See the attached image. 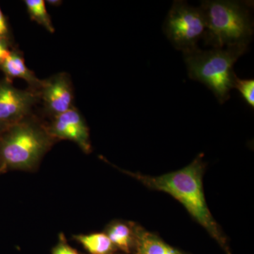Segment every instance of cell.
<instances>
[{"label": "cell", "mask_w": 254, "mask_h": 254, "mask_svg": "<svg viewBox=\"0 0 254 254\" xmlns=\"http://www.w3.org/2000/svg\"><path fill=\"white\" fill-rule=\"evenodd\" d=\"M253 1L205 0L200 8L205 20L203 39L212 48L247 45L254 35Z\"/></svg>", "instance_id": "2"}, {"label": "cell", "mask_w": 254, "mask_h": 254, "mask_svg": "<svg viewBox=\"0 0 254 254\" xmlns=\"http://www.w3.org/2000/svg\"><path fill=\"white\" fill-rule=\"evenodd\" d=\"M38 93L45 111L53 118L74 107L72 83L68 73H57L48 79L43 80Z\"/></svg>", "instance_id": "7"}, {"label": "cell", "mask_w": 254, "mask_h": 254, "mask_svg": "<svg viewBox=\"0 0 254 254\" xmlns=\"http://www.w3.org/2000/svg\"><path fill=\"white\" fill-rule=\"evenodd\" d=\"M0 38L12 40L9 22L4 13L1 11V7H0Z\"/></svg>", "instance_id": "16"}, {"label": "cell", "mask_w": 254, "mask_h": 254, "mask_svg": "<svg viewBox=\"0 0 254 254\" xmlns=\"http://www.w3.org/2000/svg\"><path fill=\"white\" fill-rule=\"evenodd\" d=\"M0 173H1V171H0Z\"/></svg>", "instance_id": "20"}, {"label": "cell", "mask_w": 254, "mask_h": 254, "mask_svg": "<svg viewBox=\"0 0 254 254\" xmlns=\"http://www.w3.org/2000/svg\"><path fill=\"white\" fill-rule=\"evenodd\" d=\"M47 129L53 138L74 142L85 153L91 150L89 129L84 118L75 106L54 117Z\"/></svg>", "instance_id": "8"}, {"label": "cell", "mask_w": 254, "mask_h": 254, "mask_svg": "<svg viewBox=\"0 0 254 254\" xmlns=\"http://www.w3.org/2000/svg\"><path fill=\"white\" fill-rule=\"evenodd\" d=\"M0 70L4 73L5 79L10 82L15 78H21L27 82L30 89L38 92L43 84L33 71L30 70L25 63L22 52L14 47L6 60L0 64Z\"/></svg>", "instance_id": "9"}, {"label": "cell", "mask_w": 254, "mask_h": 254, "mask_svg": "<svg viewBox=\"0 0 254 254\" xmlns=\"http://www.w3.org/2000/svg\"><path fill=\"white\" fill-rule=\"evenodd\" d=\"M46 2L50 5H52V6H58L62 4L63 1H60V0H48Z\"/></svg>", "instance_id": "18"}, {"label": "cell", "mask_w": 254, "mask_h": 254, "mask_svg": "<svg viewBox=\"0 0 254 254\" xmlns=\"http://www.w3.org/2000/svg\"><path fill=\"white\" fill-rule=\"evenodd\" d=\"M203 154L198 155L190 165L160 176L131 173L138 181L151 190L165 192L180 201L189 213L221 245L225 240L209 210L203 187L205 163Z\"/></svg>", "instance_id": "1"}, {"label": "cell", "mask_w": 254, "mask_h": 254, "mask_svg": "<svg viewBox=\"0 0 254 254\" xmlns=\"http://www.w3.org/2000/svg\"><path fill=\"white\" fill-rule=\"evenodd\" d=\"M134 239L136 254H183L141 227L135 229Z\"/></svg>", "instance_id": "10"}, {"label": "cell", "mask_w": 254, "mask_h": 254, "mask_svg": "<svg viewBox=\"0 0 254 254\" xmlns=\"http://www.w3.org/2000/svg\"><path fill=\"white\" fill-rule=\"evenodd\" d=\"M76 239L91 254H110L113 250L114 245L106 234L78 235Z\"/></svg>", "instance_id": "11"}, {"label": "cell", "mask_w": 254, "mask_h": 254, "mask_svg": "<svg viewBox=\"0 0 254 254\" xmlns=\"http://www.w3.org/2000/svg\"><path fill=\"white\" fill-rule=\"evenodd\" d=\"M40 101L39 93L28 88L18 89L12 82L0 81V122L7 126L31 116L32 110Z\"/></svg>", "instance_id": "6"}, {"label": "cell", "mask_w": 254, "mask_h": 254, "mask_svg": "<svg viewBox=\"0 0 254 254\" xmlns=\"http://www.w3.org/2000/svg\"><path fill=\"white\" fill-rule=\"evenodd\" d=\"M107 235L114 246L125 252H129L134 235L133 230L126 224H114L110 227Z\"/></svg>", "instance_id": "13"}, {"label": "cell", "mask_w": 254, "mask_h": 254, "mask_svg": "<svg viewBox=\"0 0 254 254\" xmlns=\"http://www.w3.org/2000/svg\"><path fill=\"white\" fill-rule=\"evenodd\" d=\"M14 47L12 40L0 38V64L9 57Z\"/></svg>", "instance_id": "15"}, {"label": "cell", "mask_w": 254, "mask_h": 254, "mask_svg": "<svg viewBox=\"0 0 254 254\" xmlns=\"http://www.w3.org/2000/svg\"><path fill=\"white\" fill-rule=\"evenodd\" d=\"M25 4L30 18L46 28L50 33H55L51 18L47 11L46 2L43 0H25Z\"/></svg>", "instance_id": "12"}, {"label": "cell", "mask_w": 254, "mask_h": 254, "mask_svg": "<svg viewBox=\"0 0 254 254\" xmlns=\"http://www.w3.org/2000/svg\"><path fill=\"white\" fill-rule=\"evenodd\" d=\"M247 48V45L206 50L198 48L183 54L189 77L204 84L224 104L230 99L237 78L234 65Z\"/></svg>", "instance_id": "3"}, {"label": "cell", "mask_w": 254, "mask_h": 254, "mask_svg": "<svg viewBox=\"0 0 254 254\" xmlns=\"http://www.w3.org/2000/svg\"><path fill=\"white\" fill-rule=\"evenodd\" d=\"M9 127V126H7V125H4V124L1 123V122H0V134H1L2 132H4Z\"/></svg>", "instance_id": "19"}, {"label": "cell", "mask_w": 254, "mask_h": 254, "mask_svg": "<svg viewBox=\"0 0 254 254\" xmlns=\"http://www.w3.org/2000/svg\"><path fill=\"white\" fill-rule=\"evenodd\" d=\"M167 38L175 49L183 54L198 48L205 31V20L199 7L190 6L183 0H175L163 24Z\"/></svg>", "instance_id": "5"}, {"label": "cell", "mask_w": 254, "mask_h": 254, "mask_svg": "<svg viewBox=\"0 0 254 254\" xmlns=\"http://www.w3.org/2000/svg\"><path fill=\"white\" fill-rule=\"evenodd\" d=\"M53 254H78L71 247H68L66 245H60L59 247H57L53 252Z\"/></svg>", "instance_id": "17"}, {"label": "cell", "mask_w": 254, "mask_h": 254, "mask_svg": "<svg viewBox=\"0 0 254 254\" xmlns=\"http://www.w3.org/2000/svg\"><path fill=\"white\" fill-rule=\"evenodd\" d=\"M234 88H236L251 108H254V80L242 79L237 77Z\"/></svg>", "instance_id": "14"}, {"label": "cell", "mask_w": 254, "mask_h": 254, "mask_svg": "<svg viewBox=\"0 0 254 254\" xmlns=\"http://www.w3.org/2000/svg\"><path fill=\"white\" fill-rule=\"evenodd\" d=\"M53 139L47 127L31 116L11 125L0 134V171L33 168Z\"/></svg>", "instance_id": "4"}]
</instances>
